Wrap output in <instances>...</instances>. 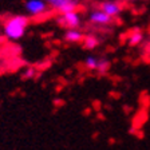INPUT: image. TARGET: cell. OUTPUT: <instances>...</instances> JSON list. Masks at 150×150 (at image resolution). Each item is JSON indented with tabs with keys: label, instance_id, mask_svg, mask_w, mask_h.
<instances>
[{
	"label": "cell",
	"instance_id": "6da1fadb",
	"mask_svg": "<svg viewBox=\"0 0 150 150\" xmlns=\"http://www.w3.org/2000/svg\"><path fill=\"white\" fill-rule=\"evenodd\" d=\"M28 25V19L25 16L22 15H15L4 23V35L8 39L12 40H18L20 38H23V35L25 34Z\"/></svg>",
	"mask_w": 150,
	"mask_h": 150
},
{
	"label": "cell",
	"instance_id": "7a4b0ae2",
	"mask_svg": "<svg viewBox=\"0 0 150 150\" xmlns=\"http://www.w3.org/2000/svg\"><path fill=\"white\" fill-rule=\"evenodd\" d=\"M56 23L64 28H79L82 24V18L78 11H70V12L60 13L56 18Z\"/></svg>",
	"mask_w": 150,
	"mask_h": 150
},
{
	"label": "cell",
	"instance_id": "3957f363",
	"mask_svg": "<svg viewBox=\"0 0 150 150\" xmlns=\"http://www.w3.org/2000/svg\"><path fill=\"white\" fill-rule=\"evenodd\" d=\"M114 20V18L110 15H107L105 11L98 7V8H94L90 11L88 13V22L94 25H100V27H105V25H110Z\"/></svg>",
	"mask_w": 150,
	"mask_h": 150
},
{
	"label": "cell",
	"instance_id": "277c9868",
	"mask_svg": "<svg viewBox=\"0 0 150 150\" xmlns=\"http://www.w3.org/2000/svg\"><path fill=\"white\" fill-rule=\"evenodd\" d=\"M47 4L51 8L56 9L59 13H64L70 11H76L79 7V0H50Z\"/></svg>",
	"mask_w": 150,
	"mask_h": 150
},
{
	"label": "cell",
	"instance_id": "5b68a950",
	"mask_svg": "<svg viewBox=\"0 0 150 150\" xmlns=\"http://www.w3.org/2000/svg\"><path fill=\"white\" fill-rule=\"evenodd\" d=\"M99 8L102 11H105L107 15L112 16V18L119 16L122 13V11H123V6H122L119 0H103L99 4Z\"/></svg>",
	"mask_w": 150,
	"mask_h": 150
},
{
	"label": "cell",
	"instance_id": "8992f818",
	"mask_svg": "<svg viewBox=\"0 0 150 150\" xmlns=\"http://www.w3.org/2000/svg\"><path fill=\"white\" fill-rule=\"evenodd\" d=\"M47 6L48 4L44 0H27L24 4L27 13L31 16H38L44 13L47 11Z\"/></svg>",
	"mask_w": 150,
	"mask_h": 150
},
{
	"label": "cell",
	"instance_id": "52a82bcc",
	"mask_svg": "<svg viewBox=\"0 0 150 150\" xmlns=\"http://www.w3.org/2000/svg\"><path fill=\"white\" fill-rule=\"evenodd\" d=\"M84 35L82 34V31H79V28H67V31L64 34V40L69 43H78L82 42Z\"/></svg>",
	"mask_w": 150,
	"mask_h": 150
},
{
	"label": "cell",
	"instance_id": "ba28073f",
	"mask_svg": "<svg viewBox=\"0 0 150 150\" xmlns=\"http://www.w3.org/2000/svg\"><path fill=\"white\" fill-rule=\"evenodd\" d=\"M82 42H83V47L86 50H94L99 46V39L94 35H84Z\"/></svg>",
	"mask_w": 150,
	"mask_h": 150
},
{
	"label": "cell",
	"instance_id": "9c48e42d",
	"mask_svg": "<svg viewBox=\"0 0 150 150\" xmlns=\"http://www.w3.org/2000/svg\"><path fill=\"white\" fill-rule=\"evenodd\" d=\"M142 40H144V32L141 31V30H134L130 34V36H129L127 43H129V46L135 47L142 43Z\"/></svg>",
	"mask_w": 150,
	"mask_h": 150
},
{
	"label": "cell",
	"instance_id": "30bf717a",
	"mask_svg": "<svg viewBox=\"0 0 150 150\" xmlns=\"http://www.w3.org/2000/svg\"><path fill=\"white\" fill-rule=\"evenodd\" d=\"M110 67H111V62H110L109 59H106V58H100V59L98 60L97 71L99 72V74H106L110 70Z\"/></svg>",
	"mask_w": 150,
	"mask_h": 150
},
{
	"label": "cell",
	"instance_id": "8fae6325",
	"mask_svg": "<svg viewBox=\"0 0 150 150\" xmlns=\"http://www.w3.org/2000/svg\"><path fill=\"white\" fill-rule=\"evenodd\" d=\"M98 60H99V58H95V56H87V58L84 59V66H86V69L97 70Z\"/></svg>",
	"mask_w": 150,
	"mask_h": 150
},
{
	"label": "cell",
	"instance_id": "7c38bea8",
	"mask_svg": "<svg viewBox=\"0 0 150 150\" xmlns=\"http://www.w3.org/2000/svg\"><path fill=\"white\" fill-rule=\"evenodd\" d=\"M34 75H35V70L32 69V67H30V69H27L24 72H23V78L30 79V78H34Z\"/></svg>",
	"mask_w": 150,
	"mask_h": 150
},
{
	"label": "cell",
	"instance_id": "4fadbf2b",
	"mask_svg": "<svg viewBox=\"0 0 150 150\" xmlns=\"http://www.w3.org/2000/svg\"><path fill=\"white\" fill-rule=\"evenodd\" d=\"M125 1H129V3H134V1H138V0H125Z\"/></svg>",
	"mask_w": 150,
	"mask_h": 150
},
{
	"label": "cell",
	"instance_id": "5bb4252c",
	"mask_svg": "<svg viewBox=\"0 0 150 150\" xmlns=\"http://www.w3.org/2000/svg\"><path fill=\"white\" fill-rule=\"evenodd\" d=\"M0 20H1V18H0Z\"/></svg>",
	"mask_w": 150,
	"mask_h": 150
}]
</instances>
